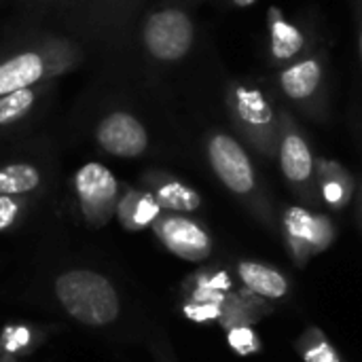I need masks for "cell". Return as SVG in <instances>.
I'll return each mask as SVG.
<instances>
[{"instance_id":"1","label":"cell","mask_w":362,"mask_h":362,"mask_svg":"<svg viewBox=\"0 0 362 362\" xmlns=\"http://www.w3.org/2000/svg\"><path fill=\"white\" fill-rule=\"evenodd\" d=\"M87 51L66 32L32 28L0 45V95L59 81L76 72Z\"/></svg>"},{"instance_id":"2","label":"cell","mask_w":362,"mask_h":362,"mask_svg":"<svg viewBox=\"0 0 362 362\" xmlns=\"http://www.w3.org/2000/svg\"><path fill=\"white\" fill-rule=\"evenodd\" d=\"M189 0H157L146 4L134 32V45L153 78L180 66L197 45V21Z\"/></svg>"},{"instance_id":"3","label":"cell","mask_w":362,"mask_h":362,"mask_svg":"<svg viewBox=\"0 0 362 362\" xmlns=\"http://www.w3.org/2000/svg\"><path fill=\"white\" fill-rule=\"evenodd\" d=\"M146 0H68L57 13L66 34L104 55H123L134 45Z\"/></svg>"},{"instance_id":"4","label":"cell","mask_w":362,"mask_h":362,"mask_svg":"<svg viewBox=\"0 0 362 362\" xmlns=\"http://www.w3.org/2000/svg\"><path fill=\"white\" fill-rule=\"evenodd\" d=\"M223 104L233 136L257 155L276 159L280 102L269 87L248 76H233L223 87Z\"/></svg>"},{"instance_id":"5","label":"cell","mask_w":362,"mask_h":362,"mask_svg":"<svg viewBox=\"0 0 362 362\" xmlns=\"http://www.w3.org/2000/svg\"><path fill=\"white\" fill-rule=\"evenodd\" d=\"M204 153L212 174L218 182L242 204L246 210L263 223L267 229H276L278 221L265 187L259 180L257 168L246 146L225 129H210L204 136Z\"/></svg>"},{"instance_id":"6","label":"cell","mask_w":362,"mask_h":362,"mask_svg":"<svg viewBox=\"0 0 362 362\" xmlns=\"http://www.w3.org/2000/svg\"><path fill=\"white\" fill-rule=\"evenodd\" d=\"M51 293L59 310L89 329H104L121 316V295L112 280L89 267H70L53 278Z\"/></svg>"},{"instance_id":"7","label":"cell","mask_w":362,"mask_h":362,"mask_svg":"<svg viewBox=\"0 0 362 362\" xmlns=\"http://www.w3.org/2000/svg\"><path fill=\"white\" fill-rule=\"evenodd\" d=\"M269 91L291 112L322 121L329 112V51L318 47L310 55L274 70Z\"/></svg>"},{"instance_id":"8","label":"cell","mask_w":362,"mask_h":362,"mask_svg":"<svg viewBox=\"0 0 362 362\" xmlns=\"http://www.w3.org/2000/svg\"><path fill=\"white\" fill-rule=\"evenodd\" d=\"M276 159L293 195H297V199L305 208L320 210L322 199L316 187V155L305 132L297 123L295 112H291L284 104H280Z\"/></svg>"},{"instance_id":"9","label":"cell","mask_w":362,"mask_h":362,"mask_svg":"<svg viewBox=\"0 0 362 362\" xmlns=\"http://www.w3.org/2000/svg\"><path fill=\"white\" fill-rule=\"evenodd\" d=\"M91 136L102 153L117 159H140L151 151L148 125L123 102H112L100 110Z\"/></svg>"},{"instance_id":"10","label":"cell","mask_w":362,"mask_h":362,"mask_svg":"<svg viewBox=\"0 0 362 362\" xmlns=\"http://www.w3.org/2000/svg\"><path fill=\"white\" fill-rule=\"evenodd\" d=\"M72 191L81 218L91 229H102L115 218L121 182L104 163H83L72 176Z\"/></svg>"},{"instance_id":"11","label":"cell","mask_w":362,"mask_h":362,"mask_svg":"<svg viewBox=\"0 0 362 362\" xmlns=\"http://www.w3.org/2000/svg\"><path fill=\"white\" fill-rule=\"evenodd\" d=\"M267 55L274 70L284 68L320 45V36L310 17H293L282 6L272 4L267 8Z\"/></svg>"},{"instance_id":"12","label":"cell","mask_w":362,"mask_h":362,"mask_svg":"<svg viewBox=\"0 0 362 362\" xmlns=\"http://www.w3.org/2000/svg\"><path fill=\"white\" fill-rule=\"evenodd\" d=\"M282 238L297 267H305V263L325 252L335 240L333 221L316 210L305 206H291L282 214Z\"/></svg>"},{"instance_id":"13","label":"cell","mask_w":362,"mask_h":362,"mask_svg":"<svg viewBox=\"0 0 362 362\" xmlns=\"http://www.w3.org/2000/svg\"><path fill=\"white\" fill-rule=\"evenodd\" d=\"M151 229L165 250L187 263H204L214 250L210 231L189 214L163 212Z\"/></svg>"},{"instance_id":"14","label":"cell","mask_w":362,"mask_h":362,"mask_svg":"<svg viewBox=\"0 0 362 362\" xmlns=\"http://www.w3.org/2000/svg\"><path fill=\"white\" fill-rule=\"evenodd\" d=\"M55 91L57 81H51L0 95V138L13 136L30 127L49 108L51 100L55 98Z\"/></svg>"},{"instance_id":"15","label":"cell","mask_w":362,"mask_h":362,"mask_svg":"<svg viewBox=\"0 0 362 362\" xmlns=\"http://www.w3.org/2000/svg\"><path fill=\"white\" fill-rule=\"evenodd\" d=\"M140 187L153 195V199L161 206L163 212L193 214L204 206L202 193L195 187L161 168L144 170L140 174Z\"/></svg>"},{"instance_id":"16","label":"cell","mask_w":362,"mask_h":362,"mask_svg":"<svg viewBox=\"0 0 362 362\" xmlns=\"http://www.w3.org/2000/svg\"><path fill=\"white\" fill-rule=\"evenodd\" d=\"M163 214L161 206L153 199L148 191L142 187H134L127 182H121V193L115 210V218L125 231H144L155 225V221Z\"/></svg>"},{"instance_id":"17","label":"cell","mask_w":362,"mask_h":362,"mask_svg":"<svg viewBox=\"0 0 362 362\" xmlns=\"http://www.w3.org/2000/svg\"><path fill=\"white\" fill-rule=\"evenodd\" d=\"M316 187L322 204L333 210H344L356 195V180L352 172L329 157H316Z\"/></svg>"},{"instance_id":"18","label":"cell","mask_w":362,"mask_h":362,"mask_svg":"<svg viewBox=\"0 0 362 362\" xmlns=\"http://www.w3.org/2000/svg\"><path fill=\"white\" fill-rule=\"evenodd\" d=\"M47 182H49V172L36 159L19 157L0 163V195L34 197L45 191Z\"/></svg>"},{"instance_id":"19","label":"cell","mask_w":362,"mask_h":362,"mask_svg":"<svg viewBox=\"0 0 362 362\" xmlns=\"http://www.w3.org/2000/svg\"><path fill=\"white\" fill-rule=\"evenodd\" d=\"M238 278L250 295L261 299H284L288 295V280L282 272L259 261H240Z\"/></svg>"},{"instance_id":"20","label":"cell","mask_w":362,"mask_h":362,"mask_svg":"<svg viewBox=\"0 0 362 362\" xmlns=\"http://www.w3.org/2000/svg\"><path fill=\"white\" fill-rule=\"evenodd\" d=\"M47 339V331L36 325L8 322L0 331V346L8 362H21L34 354Z\"/></svg>"},{"instance_id":"21","label":"cell","mask_w":362,"mask_h":362,"mask_svg":"<svg viewBox=\"0 0 362 362\" xmlns=\"http://www.w3.org/2000/svg\"><path fill=\"white\" fill-rule=\"evenodd\" d=\"M295 350L303 362H346L318 327H308L295 341Z\"/></svg>"},{"instance_id":"22","label":"cell","mask_w":362,"mask_h":362,"mask_svg":"<svg viewBox=\"0 0 362 362\" xmlns=\"http://www.w3.org/2000/svg\"><path fill=\"white\" fill-rule=\"evenodd\" d=\"M32 202L34 197L0 195V233L17 229L25 218V214L30 212Z\"/></svg>"},{"instance_id":"23","label":"cell","mask_w":362,"mask_h":362,"mask_svg":"<svg viewBox=\"0 0 362 362\" xmlns=\"http://www.w3.org/2000/svg\"><path fill=\"white\" fill-rule=\"evenodd\" d=\"M227 344L240 356H250L261 350V339L250 325H235L227 329Z\"/></svg>"},{"instance_id":"24","label":"cell","mask_w":362,"mask_h":362,"mask_svg":"<svg viewBox=\"0 0 362 362\" xmlns=\"http://www.w3.org/2000/svg\"><path fill=\"white\" fill-rule=\"evenodd\" d=\"M68 0H19L21 6L32 8V11H47V8H55L59 11Z\"/></svg>"},{"instance_id":"25","label":"cell","mask_w":362,"mask_h":362,"mask_svg":"<svg viewBox=\"0 0 362 362\" xmlns=\"http://www.w3.org/2000/svg\"><path fill=\"white\" fill-rule=\"evenodd\" d=\"M352 11H354L356 40H358V53H361V62H362V0H352Z\"/></svg>"},{"instance_id":"26","label":"cell","mask_w":362,"mask_h":362,"mask_svg":"<svg viewBox=\"0 0 362 362\" xmlns=\"http://www.w3.org/2000/svg\"><path fill=\"white\" fill-rule=\"evenodd\" d=\"M189 2H195V0H189ZM221 2H225L229 6H235V8H246V6L255 4L257 0H221Z\"/></svg>"},{"instance_id":"27","label":"cell","mask_w":362,"mask_h":362,"mask_svg":"<svg viewBox=\"0 0 362 362\" xmlns=\"http://www.w3.org/2000/svg\"><path fill=\"white\" fill-rule=\"evenodd\" d=\"M356 202H358V221L362 225V180L356 182Z\"/></svg>"},{"instance_id":"28","label":"cell","mask_w":362,"mask_h":362,"mask_svg":"<svg viewBox=\"0 0 362 362\" xmlns=\"http://www.w3.org/2000/svg\"><path fill=\"white\" fill-rule=\"evenodd\" d=\"M0 362H8L6 361V356H4V352H2V346H0Z\"/></svg>"}]
</instances>
